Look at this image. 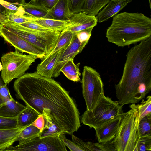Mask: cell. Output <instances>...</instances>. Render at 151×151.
I'll use <instances>...</instances> for the list:
<instances>
[{
    "label": "cell",
    "instance_id": "1",
    "mask_svg": "<svg viewBox=\"0 0 151 151\" xmlns=\"http://www.w3.org/2000/svg\"><path fill=\"white\" fill-rule=\"evenodd\" d=\"M16 97L39 115L45 112L64 133L80 127L79 110L69 93L58 82L36 72L27 73L14 83Z\"/></svg>",
    "mask_w": 151,
    "mask_h": 151
},
{
    "label": "cell",
    "instance_id": "2",
    "mask_svg": "<svg viewBox=\"0 0 151 151\" xmlns=\"http://www.w3.org/2000/svg\"><path fill=\"white\" fill-rule=\"evenodd\" d=\"M115 87L118 101L122 106L138 103L150 92L151 37L128 51L122 76Z\"/></svg>",
    "mask_w": 151,
    "mask_h": 151
},
{
    "label": "cell",
    "instance_id": "3",
    "mask_svg": "<svg viewBox=\"0 0 151 151\" xmlns=\"http://www.w3.org/2000/svg\"><path fill=\"white\" fill-rule=\"evenodd\" d=\"M151 37V19L142 13L122 12L114 16L107 29L109 42L124 47Z\"/></svg>",
    "mask_w": 151,
    "mask_h": 151
},
{
    "label": "cell",
    "instance_id": "4",
    "mask_svg": "<svg viewBox=\"0 0 151 151\" xmlns=\"http://www.w3.org/2000/svg\"><path fill=\"white\" fill-rule=\"evenodd\" d=\"M124 113L113 142L115 151H137L140 138L138 125L139 113L134 104Z\"/></svg>",
    "mask_w": 151,
    "mask_h": 151
},
{
    "label": "cell",
    "instance_id": "5",
    "mask_svg": "<svg viewBox=\"0 0 151 151\" xmlns=\"http://www.w3.org/2000/svg\"><path fill=\"white\" fill-rule=\"evenodd\" d=\"M1 24L32 45L43 51L45 54V56L48 55L55 48L61 32L34 31L6 19Z\"/></svg>",
    "mask_w": 151,
    "mask_h": 151
},
{
    "label": "cell",
    "instance_id": "6",
    "mask_svg": "<svg viewBox=\"0 0 151 151\" xmlns=\"http://www.w3.org/2000/svg\"><path fill=\"white\" fill-rule=\"evenodd\" d=\"M122 106L117 101L104 95L91 110H86L82 115L81 122L95 129L109 121L122 115Z\"/></svg>",
    "mask_w": 151,
    "mask_h": 151
},
{
    "label": "cell",
    "instance_id": "7",
    "mask_svg": "<svg viewBox=\"0 0 151 151\" xmlns=\"http://www.w3.org/2000/svg\"><path fill=\"white\" fill-rule=\"evenodd\" d=\"M37 58L35 55L24 54L16 49L14 52L4 54L1 58L3 68L2 79L7 85L14 79L21 77Z\"/></svg>",
    "mask_w": 151,
    "mask_h": 151
},
{
    "label": "cell",
    "instance_id": "8",
    "mask_svg": "<svg viewBox=\"0 0 151 151\" xmlns=\"http://www.w3.org/2000/svg\"><path fill=\"white\" fill-rule=\"evenodd\" d=\"M81 83L86 110H91L104 95V85L100 74L91 67L85 66Z\"/></svg>",
    "mask_w": 151,
    "mask_h": 151
},
{
    "label": "cell",
    "instance_id": "9",
    "mask_svg": "<svg viewBox=\"0 0 151 151\" xmlns=\"http://www.w3.org/2000/svg\"><path fill=\"white\" fill-rule=\"evenodd\" d=\"M59 136L40 138L36 137L31 139L12 145L3 151H67L66 146Z\"/></svg>",
    "mask_w": 151,
    "mask_h": 151
},
{
    "label": "cell",
    "instance_id": "10",
    "mask_svg": "<svg viewBox=\"0 0 151 151\" xmlns=\"http://www.w3.org/2000/svg\"><path fill=\"white\" fill-rule=\"evenodd\" d=\"M0 36L6 42L20 52L35 55L40 59L45 55L44 52L42 50L32 45L1 23L0 24Z\"/></svg>",
    "mask_w": 151,
    "mask_h": 151
},
{
    "label": "cell",
    "instance_id": "11",
    "mask_svg": "<svg viewBox=\"0 0 151 151\" xmlns=\"http://www.w3.org/2000/svg\"><path fill=\"white\" fill-rule=\"evenodd\" d=\"M88 40L77 33L70 43L63 49L56 64L52 77H57L60 74L61 70L64 65L69 60L74 59L76 55L81 52Z\"/></svg>",
    "mask_w": 151,
    "mask_h": 151
},
{
    "label": "cell",
    "instance_id": "12",
    "mask_svg": "<svg viewBox=\"0 0 151 151\" xmlns=\"http://www.w3.org/2000/svg\"><path fill=\"white\" fill-rule=\"evenodd\" d=\"M69 20L74 25L66 29L76 32L94 28L97 24V20L96 16H91L82 12L71 13Z\"/></svg>",
    "mask_w": 151,
    "mask_h": 151
},
{
    "label": "cell",
    "instance_id": "13",
    "mask_svg": "<svg viewBox=\"0 0 151 151\" xmlns=\"http://www.w3.org/2000/svg\"><path fill=\"white\" fill-rule=\"evenodd\" d=\"M123 114L95 129L98 142H105L114 138Z\"/></svg>",
    "mask_w": 151,
    "mask_h": 151
},
{
    "label": "cell",
    "instance_id": "14",
    "mask_svg": "<svg viewBox=\"0 0 151 151\" xmlns=\"http://www.w3.org/2000/svg\"><path fill=\"white\" fill-rule=\"evenodd\" d=\"M62 50L45 56L41 59V61L37 66L36 73L42 76L51 78Z\"/></svg>",
    "mask_w": 151,
    "mask_h": 151
},
{
    "label": "cell",
    "instance_id": "15",
    "mask_svg": "<svg viewBox=\"0 0 151 151\" xmlns=\"http://www.w3.org/2000/svg\"><path fill=\"white\" fill-rule=\"evenodd\" d=\"M132 0H110L106 6L96 16L97 22L101 23L116 15Z\"/></svg>",
    "mask_w": 151,
    "mask_h": 151
},
{
    "label": "cell",
    "instance_id": "16",
    "mask_svg": "<svg viewBox=\"0 0 151 151\" xmlns=\"http://www.w3.org/2000/svg\"><path fill=\"white\" fill-rule=\"evenodd\" d=\"M24 128L0 129V151H3L16 142Z\"/></svg>",
    "mask_w": 151,
    "mask_h": 151
},
{
    "label": "cell",
    "instance_id": "17",
    "mask_svg": "<svg viewBox=\"0 0 151 151\" xmlns=\"http://www.w3.org/2000/svg\"><path fill=\"white\" fill-rule=\"evenodd\" d=\"M50 19L62 21L69 20L70 12L68 0H58L49 11Z\"/></svg>",
    "mask_w": 151,
    "mask_h": 151
},
{
    "label": "cell",
    "instance_id": "18",
    "mask_svg": "<svg viewBox=\"0 0 151 151\" xmlns=\"http://www.w3.org/2000/svg\"><path fill=\"white\" fill-rule=\"evenodd\" d=\"M26 107L13 99L0 105V116L16 118Z\"/></svg>",
    "mask_w": 151,
    "mask_h": 151
},
{
    "label": "cell",
    "instance_id": "19",
    "mask_svg": "<svg viewBox=\"0 0 151 151\" xmlns=\"http://www.w3.org/2000/svg\"><path fill=\"white\" fill-rule=\"evenodd\" d=\"M37 24L54 31L62 32L74 25L70 20L62 21L50 19L34 18L33 20Z\"/></svg>",
    "mask_w": 151,
    "mask_h": 151
},
{
    "label": "cell",
    "instance_id": "20",
    "mask_svg": "<svg viewBox=\"0 0 151 151\" xmlns=\"http://www.w3.org/2000/svg\"><path fill=\"white\" fill-rule=\"evenodd\" d=\"M39 115L34 109L26 106L16 117L17 127L24 128L31 124Z\"/></svg>",
    "mask_w": 151,
    "mask_h": 151
},
{
    "label": "cell",
    "instance_id": "21",
    "mask_svg": "<svg viewBox=\"0 0 151 151\" xmlns=\"http://www.w3.org/2000/svg\"><path fill=\"white\" fill-rule=\"evenodd\" d=\"M80 63L75 64L73 59L68 60L62 68L61 72H62L68 79L74 82L80 81L81 74L79 69Z\"/></svg>",
    "mask_w": 151,
    "mask_h": 151
},
{
    "label": "cell",
    "instance_id": "22",
    "mask_svg": "<svg viewBox=\"0 0 151 151\" xmlns=\"http://www.w3.org/2000/svg\"><path fill=\"white\" fill-rule=\"evenodd\" d=\"M25 12L31 17L36 19H50L49 11L29 3H25L22 6Z\"/></svg>",
    "mask_w": 151,
    "mask_h": 151
},
{
    "label": "cell",
    "instance_id": "23",
    "mask_svg": "<svg viewBox=\"0 0 151 151\" xmlns=\"http://www.w3.org/2000/svg\"><path fill=\"white\" fill-rule=\"evenodd\" d=\"M42 115L45 118V124L44 129L40 133V138L59 136L61 134H64L45 112Z\"/></svg>",
    "mask_w": 151,
    "mask_h": 151
},
{
    "label": "cell",
    "instance_id": "24",
    "mask_svg": "<svg viewBox=\"0 0 151 151\" xmlns=\"http://www.w3.org/2000/svg\"><path fill=\"white\" fill-rule=\"evenodd\" d=\"M76 34V32L67 29L62 31L59 35L55 48L47 55L62 49L67 46L74 38Z\"/></svg>",
    "mask_w": 151,
    "mask_h": 151
},
{
    "label": "cell",
    "instance_id": "25",
    "mask_svg": "<svg viewBox=\"0 0 151 151\" xmlns=\"http://www.w3.org/2000/svg\"><path fill=\"white\" fill-rule=\"evenodd\" d=\"M40 133L39 129L31 124L23 128L16 141H19V143H21L36 137H39Z\"/></svg>",
    "mask_w": 151,
    "mask_h": 151
},
{
    "label": "cell",
    "instance_id": "26",
    "mask_svg": "<svg viewBox=\"0 0 151 151\" xmlns=\"http://www.w3.org/2000/svg\"><path fill=\"white\" fill-rule=\"evenodd\" d=\"M114 139L101 142H87L89 151H115L113 142Z\"/></svg>",
    "mask_w": 151,
    "mask_h": 151
},
{
    "label": "cell",
    "instance_id": "27",
    "mask_svg": "<svg viewBox=\"0 0 151 151\" xmlns=\"http://www.w3.org/2000/svg\"><path fill=\"white\" fill-rule=\"evenodd\" d=\"M21 9L14 14L6 16V19L16 23L21 24L33 21V18L28 15L24 11L22 6Z\"/></svg>",
    "mask_w": 151,
    "mask_h": 151
},
{
    "label": "cell",
    "instance_id": "28",
    "mask_svg": "<svg viewBox=\"0 0 151 151\" xmlns=\"http://www.w3.org/2000/svg\"><path fill=\"white\" fill-rule=\"evenodd\" d=\"M146 99L145 101L142 99L140 104H134L139 113V120L143 117L151 115V96H148Z\"/></svg>",
    "mask_w": 151,
    "mask_h": 151
},
{
    "label": "cell",
    "instance_id": "29",
    "mask_svg": "<svg viewBox=\"0 0 151 151\" xmlns=\"http://www.w3.org/2000/svg\"><path fill=\"white\" fill-rule=\"evenodd\" d=\"M139 137L151 136V115L142 118L138 125Z\"/></svg>",
    "mask_w": 151,
    "mask_h": 151
},
{
    "label": "cell",
    "instance_id": "30",
    "mask_svg": "<svg viewBox=\"0 0 151 151\" xmlns=\"http://www.w3.org/2000/svg\"><path fill=\"white\" fill-rule=\"evenodd\" d=\"M98 0H86L82 12L89 15L96 16L98 13Z\"/></svg>",
    "mask_w": 151,
    "mask_h": 151
},
{
    "label": "cell",
    "instance_id": "31",
    "mask_svg": "<svg viewBox=\"0 0 151 151\" xmlns=\"http://www.w3.org/2000/svg\"><path fill=\"white\" fill-rule=\"evenodd\" d=\"M86 0H68L70 12L76 13L82 12Z\"/></svg>",
    "mask_w": 151,
    "mask_h": 151
},
{
    "label": "cell",
    "instance_id": "32",
    "mask_svg": "<svg viewBox=\"0 0 151 151\" xmlns=\"http://www.w3.org/2000/svg\"><path fill=\"white\" fill-rule=\"evenodd\" d=\"M17 127L16 118H8L0 116V129Z\"/></svg>",
    "mask_w": 151,
    "mask_h": 151
},
{
    "label": "cell",
    "instance_id": "33",
    "mask_svg": "<svg viewBox=\"0 0 151 151\" xmlns=\"http://www.w3.org/2000/svg\"><path fill=\"white\" fill-rule=\"evenodd\" d=\"M151 151V136L140 137L137 151Z\"/></svg>",
    "mask_w": 151,
    "mask_h": 151
},
{
    "label": "cell",
    "instance_id": "34",
    "mask_svg": "<svg viewBox=\"0 0 151 151\" xmlns=\"http://www.w3.org/2000/svg\"><path fill=\"white\" fill-rule=\"evenodd\" d=\"M58 0H31L29 3L49 11L53 7Z\"/></svg>",
    "mask_w": 151,
    "mask_h": 151
},
{
    "label": "cell",
    "instance_id": "35",
    "mask_svg": "<svg viewBox=\"0 0 151 151\" xmlns=\"http://www.w3.org/2000/svg\"><path fill=\"white\" fill-rule=\"evenodd\" d=\"M19 24L25 28L34 31L41 32L55 31L43 27L33 21Z\"/></svg>",
    "mask_w": 151,
    "mask_h": 151
},
{
    "label": "cell",
    "instance_id": "36",
    "mask_svg": "<svg viewBox=\"0 0 151 151\" xmlns=\"http://www.w3.org/2000/svg\"><path fill=\"white\" fill-rule=\"evenodd\" d=\"M64 134L60 135L59 137L64 145L71 151H84L83 150L76 145L73 141L68 139Z\"/></svg>",
    "mask_w": 151,
    "mask_h": 151
},
{
    "label": "cell",
    "instance_id": "37",
    "mask_svg": "<svg viewBox=\"0 0 151 151\" xmlns=\"http://www.w3.org/2000/svg\"><path fill=\"white\" fill-rule=\"evenodd\" d=\"M0 95L5 102L13 99L10 94L7 85L5 84L1 78L0 77Z\"/></svg>",
    "mask_w": 151,
    "mask_h": 151
},
{
    "label": "cell",
    "instance_id": "38",
    "mask_svg": "<svg viewBox=\"0 0 151 151\" xmlns=\"http://www.w3.org/2000/svg\"><path fill=\"white\" fill-rule=\"evenodd\" d=\"M45 118L43 115L40 114L32 124L39 129L41 132L45 128Z\"/></svg>",
    "mask_w": 151,
    "mask_h": 151
},
{
    "label": "cell",
    "instance_id": "39",
    "mask_svg": "<svg viewBox=\"0 0 151 151\" xmlns=\"http://www.w3.org/2000/svg\"><path fill=\"white\" fill-rule=\"evenodd\" d=\"M17 6H23L25 3V0H3Z\"/></svg>",
    "mask_w": 151,
    "mask_h": 151
},
{
    "label": "cell",
    "instance_id": "40",
    "mask_svg": "<svg viewBox=\"0 0 151 151\" xmlns=\"http://www.w3.org/2000/svg\"><path fill=\"white\" fill-rule=\"evenodd\" d=\"M110 0H98V6L97 11L99 12L103 7H104Z\"/></svg>",
    "mask_w": 151,
    "mask_h": 151
},
{
    "label": "cell",
    "instance_id": "41",
    "mask_svg": "<svg viewBox=\"0 0 151 151\" xmlns=\"http://www.w3.org/2000/svg\"><path fill=\"white\" fill-rule=\"evenodd\" d=\"M6 19V17L2 14L0 11V23H4Z\"/></svg>",
    "mask_w": 151,
    "mask_h": 151
},
{
    "label": "cell",
    "instance_id": "42",
    "mask_svg": "<svg viewBox=\"0 0 151 151\" xmlns=\"http://www.w3.org/2000/svg\"><path fill=\"white\" fill-rule=\"evenodd\" d=\"M5 102L1 98V96L0 95V105L3 104Z\"/></svg>",
    "mask_w": 151,
    "mask_h": 151
},
{
    "label": "cell",
    "instance_id": "43",
    "mask_svg": "<svg viewBox=\"0 0 151 151\" xmlns=\"http://www.w3.org/2000/svg\"><path fill=\"white\" fill-rule=\"evenodd\" d=\"M3 69V68L2 66V63L0 62V71H2V70Z\"/></svg>",
    "mask_w": 151,
    "mask_h": 151
},
{
    "label": "cell",
    "instance_id": "44",
    "mask_svg": "<svg viewBox=\"0 0 151 151\" xmlns=\"http://www.w3.org/2000/svg\"><path fill=\"white\" fill-rule=\"evenodd\" d=\"M149 2V4L150 7V8H151V1L150 0H148Z\"/></svg>",
    "mask_w": 151,
    "mask_h": 151
},
{
    "label": "cell",
    "instance_id": "45",
    "mask_svg": "<svg viewBox=\"0 0 151 151\" xmlns=\"http://www.w3.org/2000/svg\"></svg>",
    "mask_w": 151,
    "mask_h": 151
},
{
    "label": "cell",
    "instance_id": "46",
    "mask_svg": "<svg viewBox=\"0 0 151 151\" xmlns=\"http://www.w3.org/2000/svg\"><path fill=\"white\" fill-rule=\"evenodd\" d=\"M0 24H1V23H0Z\"/></svg>",
    "mask_w": 151,
    "mask_h": 151
}]
</instances>
